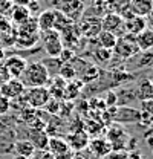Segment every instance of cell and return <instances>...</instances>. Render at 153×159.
<instances>
[{
	"instance_id": "cell-1",
	"label": "cell",
	"mask_w": 153,
	"mask_h": 159,
	"mask_svg": "<svg viewBox=\"0 0 153 159\" xmlns=\"http://www.w3.org/2000/svg\"><path fill=\"white\" fill-rule=\"evenodd\" d=\"M20 80L25 84V87L26 86L28 87H38V86H48L51 77H49L46 67L41 64V61H35V63H28Z\"/></svg>"
},
{
	"instance_id": "cell-2",
	"label": "cell",
	"mask_w": 153,
	"mask_h": 159,
	"mask_svg": "<svg viewBox=\"0 0 153 159\" xmlns=\"http://www.w3.org/2000/svg\"><path fill=\"white\" fill-rule=\"evenodd\" d=\"M141 51L138 48V43H136V39L130 34H124L121 37H118L116 40V44L114 48V54L116 57L123 60H130L133 58L135 55H138Z\"/></svg>"
},
{
	"instance_id": "cell-3",
	"label": "cell",
	"mask_w": 153,
	"mask_h": 159,
	"mask_svg": "<svg viewBox=\"0 0 153 159\" xmlns=\"http://www.w3.org/2000/svg\"><path fill=\"white\" fill-rule=\"evenodd\" d=\"M76 28H78V32L81 37H86V39H95L96 35L101 32V19L96 17V16H83L81 19L78 20L76 23Z\"/></svg>"
},
{
	"instance_id": "cell-4",
	"label": "cell",
	"mask_w": 153,
	"mask_h": 159,
	"mask_svg": "<svg viewBox=\"0 0 153 159\" xmlns=\"http://www.w3.org/2000/svg\"><path fill=\"white\" fill-rule=\"evenodd\" d=\"M25 97H26V104L29 107L43 109L46 102L51 99V93L46 86H38V87H29L28 90H25Z\"/></svg>"
},
{
	"instance_id": "cell-5",
	"label": "cell",
	"mask_w": 153,
	"mask_h": 159,
	"mask_svg": "<svg viewBox=\"0 0 153 159\" xmlns=\"http://www.w3.org/2000/svg\"><path fill=\"white\" fill-rule=\"evenodd\" d=\"M60 12L72 21H78L84 16L86 5L83 0H60Z\"/></svg>"
},
{
	"instance_id": "cell-6",
	"label": "cell",
	"mask_w": 153,
	"mask_h": 159,
	"mask_svg": "<svg viewBox=\"0 0 153 159\" xmlns=\"http://www.w3.org/2000/svg\"><path fill=\"white\" fill-rule=\"evenodd\" d=\"M41 39H43L44 51L49 54V57H58L60 52L64 48L63 46V41H61V37H60V32L55 31V29L41 32Z\"/></svg>"
},
{
	"instance_id": "cell-7",
	"label": "cell",
	"mask_w": 153,
	"mask_h": 159,
	"mask_svg": "<svg viewBox=\"0 0 153 159\" xmlns=\"http://www.w3.org/2000/svg\"><path fill=\"white\" fill-rule=\"evenodd\" d=\"M101 31L112 32L116 37H121L126 34L124 31V19L115 12H107L101 17Z\"/></svg>"
},
{
	"instance_id": "cell-8",
	"label": "cell",
	"mask_w": 153,
	"mask_h": 159,
	"mask_svg": "<svg viewBox=\"0 0 153 159\" xmlns=\"http://www.w3.org/2000/svg\"><path fill=\"white\" fill-rule=\"evenodd\" d=\"M126 130L121 124L118 122H112V125L106 130V138L110 142L112 145V150H121L126 147Z\"/></svg>"
},
{
	"instance_id": "cell-9",
	"label": "cell",
	"mask_w": 153,
	"mask_h": 159,
	"mask_svg": "<svg viewBox=\"0 0 153 159\" xmlns=\"http://www.w3.org/2000/svg\"><path fill=\"white\" fill-rule=\"evenodd\" d=\"M25 90H26V87H25V84L21 83L20 78H9L6 83H3L0 86V95H3L5 98H8L9 101H12L17 97H20Z\"/></svg>"
},
{
	"instance_id": "cell-10",
	"label": "cell",
	"mask_w": 153,
	"mask_h": 159,
	"mask_svg": "<svg viewBox=\"0 0 153 159\" xmlns=\"http://www.w3.org/2000/svg\"><path fill=\"white\" fill-rule=\"evenodd\" d=\"M3 66L6 67L8 74L11 78H20L28 66L26 60L21 58V57H17V55H11L3 61Z\"/></svg>"
},
{
	"instance_id": "cell-11",
	"label": "cell",
	"mask_w": 153,
	"mask_h": 159,
	"mask_svg": "<svg viewBox=\"0 0 153 159\" xmlns=\"http://www.w3.org/2000/svg\"><path fill=\"white\" fill-rule=\"evenodd\" d=\"M114 121L118 122V124H123V122H130V124H135V122H139V110L138 109H133V107H116V112H115Z\"/></svg>"
},
{
	"instance_id": "cell-12",
	"label": "cell",
	"mask_w": 153,
	"mask_h": 159,
	"mask_svg": "<svg viewBox=\"0 0 153 159\" xmlns=\"http://www.w3.org/2000/svg\"><path fill=\"white\" fill-rule=\"evenodd\" d=\"M144 29H147V20L144 17L130 16V17L124 19V31H126V34H130V35L136 37Z\"/></svg>"
},
{
	"instance_id": "cell-13",
	"label": "cell",
	"mask_w": 153,
	"mask_h": 159,
	"mask_svg": "<svg viewBox=\"0 0 153 159\" xmlns=\"http://www.w3.org/2000/svg\"><path fill=\"white\" fill-rule=\"evenodd\" d=\"M55 17H57V9H46L44 12H41L37 19V26H38V32H46L54 29L55 25Z\"/></svg>"
},
{
	"instance_id": "cell-14",
	"label": "cell",
	"mask_w": 153,
	"mask_h": 159,
	"mask_svg": "<svg viewBox=\"0 0 153 159\" xmlns=\"http://www.w3.org/2000/svg\"><path fill=\"white\" fill-rule=\"evenodd\" d=\"M66 142H67V145H69L71 150L78 152V150H83V148L87 147V144H89V135H87L84 130L74 132V133H71V135L66 138Z\"/></svg>"
},
{
	"instance_id": "cell-15",
	"label": "cell",
	"mask_w": 153,
	"mask_h": 159,
	"mask_svg": "<svg viewBox=\"0 0 153 159\" xmlns=\"http://www.w3.org/2000/svg\"><path fill=\"white\" fill-rule=\"evenodd\" d=\"M106 2H107L109 12H115V14L121 16L123 19L133 16L130 12V0H106Z\"/></svg>"
},
{
	"instance_id": "cell-16",
	"label": "cell",
	"mask_w": 153,
	"mask_h": 159,
	"mask_svg": "<svg viewBox=\"0 0 153 159\" xmlns=\"http://www.w3.org/2000/svg\"><path fill=\"white\" fill-rule=\"evenodd\" d=\"M153 9V0H130V12L138 17H147Z\"/></svg>"
},
{
	"instance_id": "cell-17",
	"label": "cell",
	"mask_w": 153,
	"mask_h": 159,
	"mask_svg": "<svg viewBox=\"0 0 153 159\" xmlns=\"http://www.w3.org/2000/svg\"><path fill=\"white\" fill-rule=\"evenodd\" d=\"M135 97L139 101H146V99L153 98V81L150 78H142L135 90Z\"/></svg>"
},
{
	"instance_id": "cell-18",
	"label": "cell",
	"mask_w": 153,
	"mask_h": 159,
	"mask_svg": "<svg viewBox=\"0 0 153 159\" xmlns=\"http://www.w3.org/2000/svg\"><path fill=\"white\" fill-rule=\"evenodd\" d=\"M46 150L55 158V156H60V155L69 152L71 148H69L66 139L58 138V136H51V138H49V142H48V148H46Z\"/></svg>"
},
{
	"instance_id": "cell-19",
	"label": "cell",
	"mask_w": 153,
	"mask_h": 159,
	"mask_svg": "<svg viewBox=\"0 0 153 159\" xmlns=\"http://www.w3.org/2000/svg\"><path fill=\"white\" fill-rule=\"evenodd\" d=\"M84 87V84H83V81L81 80H72V81H67L66 83V87H64V93H63V101H72V99H75L78 95H80V92H81V89Z\"/></svg>"
},
{
	"instance_id": "cell-20",
	"label": "cell",
	"mask_w": 153,
	"mask_h": 159,
	"mask_svg": "<svg viewBox=\"0 0 153 159\" xmlns=\"http://www.w3.org/2000/svg\"><path fill=\"white\" fill-rule=\"evenodd\" d=\"M29 141L32 142V145L35 147V150H46L48 148V142H49V135L46 133V130H32L31 129V135Z\"/></svg>"
},
{
	"instance_id": "cell-21",
	"label": "cell",
	"mask_w": 153,
	"mask_h": 159,
	"mask_svg": "<svg viewBox=\"0 0 153 159\" xmlns=\"http://www.w3.org/2000/svg\"><path fill=\"white\" fill-rule=\"evenodd\" d=\"M12 147H14V150H16V153L19 156H23L26 159H31L34 156V153H35V147L32 145V142L29 139H20Z\"/></svg>"
},
{
	"instance_id": "cell-22",
	"label": "cell",
	"mask_w": 153,
	"mask_h": 159,
	"mask_svg": "<svg viewBox=\"0 0 153 159\" xmlns=\"http://www.w3.org/2000/svg\"><path fill=\"white\" fill-rule=\"evenodd\" d=\"M135 39H136L139 51H142V52L144 51H153V29H150V28L144 29Z\"/></svg>"
},
{
	"instance_id": "cell-23",
	"label": "cell",
	"mask_w": 153,
	"mask_h": 159,
	"mask_svg": "<svg viewBox=\"0 0 153 159\" xmlns=\"http://www.w3.org/2000/svg\"><path fill=\"white\" fill-rule=\"evenodd\" d=\"M95 40H96V43H98L100 48H104V49H110V51H114L118 37H116L115 34H112V32L101 31V32L95 37Z\"/></svg>"
},
{
	"instance_id": "cell-24",
	"label": "cell",
	"mask_w": 153,
	"mask_h": 159,
	"mask_svg": "<svg viewBox=\"0 0 153 159\" xmlns=\"http://www.w3.org/2000/svg\"><path fill=\"white\" fill-rule=\"evenodd\" d=\"M90 150L95 153L96 156H107L112 152V145L107 139H100L96 138L90 142Z\"/></svg>"
},
{
	"instance_id": "cell-25",
	"label": "cell",
	"mask_w": 153,
	"mask_h": 159,
	"mask_svg": "<svg viewBox=\"0 0 153 159\" xmlns=\"http://www.w3.org/2000/svg\"><path fill=\"white\" fill-rule=\"evenodd\" d=\"M40 39L38 37V34H25V35H17L16 37V46H19L21 49H29V48H32L35 43H37V40Z\"/></svg>"
},
{
	"instance_id": "cell-26",
	"label": "cell",
	"mask_w": 153,
	"mask_h": 159,
	"mask_svg": "<svg viewBox=\"0 0 153 159\" xmlns=\"http://www.w3.org/2000/svg\"><path fill=\"white\" fill-rule=\"evenodd\" d=\"M41 64L46 67V70H48V74H49V77L51 75H58V70H60V67H61V60L58 58V57H49V58H43L41 60Z\"/></svg>"
},
{
	"instance_id": "cell-27",
	"label": "cell",
	"mask_w": 153,
	"mask_h": 159,
	"mask_svg": "<svg viewBox=\"0 0 153 159\" xmlns=\"http://www.w3.org/2000/svg\"><path fill=\"white\" fill-rule=\"evenodd\" d=\"M98 78H100V69L96 67L95 64H89V66L81 72V81H83V84L94 83V81Z\"/></svg>"
},
{
	"instance_id": "cell-28",
	"label": "cell",
	"mask_w": 153,
	"mask_h": 159,
	"mask_svg": "<svg viewBox=\"0 0 153 159\" xmlns=\"http://www.w3.org/2000/svg\"><path fill=\"white\" fill-rule=\"evenodd\" d=\"M12 9V21H16L17 25H21L23 21H26V20L31 17V11L29 9H26L25 6H20V5H16L14 8H11Z\"/></svg>"
},
{
	"instance_id": "cell-29",
	"label": "cell",
	"mask_w": 153,
	"mask_h": 159,
	"mask_svg": "<svg viewBox=\"0 0 153 159\" xmlns=\"http://www.w3.org/2000/svg\"><path fill=\"white\" fill-rule=\"evenodd\" d=\"M58 77L63 78L64 81H72L76 78V70L75 67L71 64V63H63L60 70H58Z\"/></svg>"
},
{
	"instance_id": "cell-30",
	"label": "cell",
	"mask_w": 153,
	"mask_h": 159,
	"mask_svg": "<svg viewBox=\"0 0 153 159\" xmlns=\"http://www.w3.org/2000/svg\"><path fill=\"white\" fill-rule=\"evenodd\" d=\"M40 109H34V107H23V109H20V118L23 122H26L28 125L34 121V119H37L40 116V112H38Z\"/></svg>"
},
{
	"instance_id": "cell-31",
	"label": "cell",
	"mask_w": 153,
	"mask_h": 159,
	"mask_svg": "<svg viewBox=\"0 0 153 159\" xmlns=\"http://www.w3.org/2000/svg\"><path fill=\"white\" fill-rule=\"evenodd\" d=\"M112 55H114V51L104 49V48H100V46L94 51V58H95L96 61H101V63L110 61V60H112Z\"/></svg>"
},
{
	"instance_id": "cell-32",
	"label": "cell",
	"mask_w": 153,
	"mask_h": 159,
	"mask_svg": "<svg viewBox=\"0 0 153 159\" xmlns=\"http://www.w3.org/2000/svg\"><path fill=\"white\" fill-rule=\"evenodd\" d=\"M92 16H96V17H103L109 12V8H107V2L106 0H95L94 5H92Z\"/></svg>"
},
{
	"instance_id": "cell-33",
	"label": "cell",
	"mask_w": 153,
	"mask_h": 159,
	"mask_svg": "<svg viewBox=\"0 0 153 159\" xmlns=\"http://www.w3.org/2000/svg\"><path fill=\"white\" fill-rule=\"evenodd\" d=\"M60 107H61V99L51 98L46 102V106H44L43 109H44L48 113H51V115H57L58 112H60Z\"/></svg>"
},
{
	"instance_id": "cell-34",
	"label": "cell",
	"mask_w": 153,
	"mask_h": 159,
	"mask_svg": "<svg viewBox=\"0 0 153 159\" xmlns=\"http://www.w3.org/2000/svg\"><path fill=\"white\" fill-rule=\"evenodd\" d=\"M58 58L61 60V63H71L72 60L75 58V51L69 49V48H63V51L60 52Z\"/></svg>"
},
{
	"instance_id": "cell-35",
	"label": "cell",
	"mask_w": 153,
	"mask_h": 159,
	"mask_svg": "<svg viewBox=\"0 0 153 159\" xmlns=\"http://www.w3.org/2000/svg\"><path fill=\"white\" fill-rule=\"evenodd\" d=\"M139 112H142V113H147V115L153 116V98L152 99H146V101H141Z\"/></svg>"
},
{
	"instance_id": "cell-36",
	"label": "cell",
	"mask_w": 153,
	"mask_h": 159,
	"mask_svg": "<svg viewBox=\"0 0 153 159\" xmlns=\"http://www.w3.org/2000/svg\"><path fill=\"white\" fill-rule=\"evenodd\" d=\"M153 63V52L152 51H144L141 61L138 63V67H142V66H147V64H152Z\"/></svg>"
},
{
	"instance_id": "cell-37",
	"label": "cell",
	"mask_w": 153,
	"mask_h": 159,
	"mask_svg": "<svg viewBox=\"0 0 153 159\" xmlns=\"http://www.w3.org/2000/svg\"><path fill=\"white\" fill-rule=\"evenodd\" d=\"M104 104H106V107H114V106H116L118 104V95L115 92H107L106 99H104Z\"/></svg>"
},
{
	"instance_id": "cell-38",
	"label": "cell",
	"mask_w": 153,
	"mask_h": 159,
	"mask_svg": "<svg viewBox=\"0 0 153 159\" xmlns=\"http://www.w3.org/2000/svg\"><path fill=\"white\" fill-rule=\"evenodd\" d=\"M9 109H11V101L8 98H5L3 95H0V115L8 113Z\"/></svg>"
},
{
	"instance_id": "cell-39",
	"label": "cell",
	"mask_w": 153,
	"mask_h": 159,
	"mask_svg": "<svg viewBox=\"0 0 153 159\" xmlns=\"http://www.w3.org/2000/svg\"><path fill=\"white\" fill-rule=\"evenodd\" d=\"M34 159H54V156L48 152V150H35V153H34Z\"/></svg>"
},
{
	"instance_id": "cell-40",
	"label": "cell",
	"mask_w": 153,
	"mask_h": 159,
	"mask_svg": "<svg viewBox=\"0 0 153 159\" xmlns=\"http://www.w3.org/2000/svg\"><path fill=\"white\" fill-rule=\"evenodd\" d=\"M9 78H11V77H9V74H8L6 67L3 66V63H0V86H2L3 83H6Z\"/></svg>"
},
{
	"instance_id": "cell-41",
	"label": "cell",
	"mask_w": 153,
	"mask_h": 159,
	"mask_svg": "<svg viewBox=\"0 0 153 159\" xmlns=\"http://www.w3.org/2000/svg\"><path fill=\"white\" fill-rule=\"evenodd\" d=\"M12 8V3L9 0H0V14H6Z\"/></svg>"
},
{
	"instance_id": "cell-42",
	"label": "cell",
	"mask_w": 153,
	"mask_h": 159,
	"mask_svg": "<svg viewBox=\"0 0 153 159\" xmlns=\"http://www.w3.org/2000/svg\"><path fill=\"white\" fill-rule=\"evenodd\" d=\"M107 156H109V159H126V158H127V155H126V153H123V152H115V153H109Z\"/></svg>"
},
{
	"instance_id": "cell-43",
	"label": "cell",
	"mask_w": 153,
	"mask_h": 159,
	"mask_svg": "<svg viewBox=\"0 0 153 159\" xmlns=\"http://www.w3.org/2000/svg\"><path fill=\"white\" fill-rule=\"evenodd\" d=\"M146 20H147V25H150V28H153V9L149 12V16L146 17Z\"/></svg>"
},
{
	"instance_id": "cell-44",
	"label": "cell",
	"mask_w": 153,
	"mask_h": 159,
	"mask_svg": "<svg viewBox=\"0 0 153 159\" xmlns=\"http://www.w3.org/2000/svg\"><path fill=\"white\" fill-rule=\"evenodd\" d=\"M5 60V48L3 46H0V63Z\"/></svg>"
}]
</instances>
